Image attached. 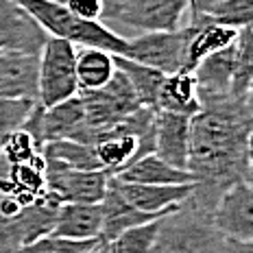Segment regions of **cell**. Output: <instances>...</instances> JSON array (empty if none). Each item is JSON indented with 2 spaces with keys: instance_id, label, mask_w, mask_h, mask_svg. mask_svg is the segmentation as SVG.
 Returning <instances> with one entry per match:
<instances>
[{
  "instance_id": "obj_1",
  "label": "cell",
  "mask_w": 253,
  "mask_h": 253,
  "mask_svg": "<svg viewBox=\"0 0 253 253\" xmlns=\"http://www.w3.org/2000/svg\"><path fill=\"white\" fill-rule=\"evenodd\" d=\"M251 129L253 112L236 101L203 107L190 120V199L212 214L220 194L247 179L245 149Z\"/></svg>"
},
{
  "instance_id": "obj_2",
  "label": "cell",
  "mask_w": 253,
  "mask_h": 253,
  "mask_svg": "<svg viewBox=\"0 0 253 253\" xmlns=\"http://www.w3.org/2000/svg\"><path fill=\"white\" fill-rule=\"evenodd\" d=\"M225 236L216 229L212 212L186 199L160 218L151 253H223Z\"/></svg>"
},
{
  "instance_id": "obj_3",
  "label": "cell",
  "mask_w": 253,
  "mask_h": 253,
  "mask_svg": "<svg viewBox=\"0 0 253 253\" xmlns=\"http://www.w3.org/2000/svg\"><path fill=\"white\" fill-rule=\"evenodd\" d=\"M24 11L33 15V20L46 31L48 38L66 40L75 46L103 48L112 55H123L126 48V38L118 35L103 22H87L77 18L66 4H57L50 0H13Z\"/></svg>"
},
{
  "instance_id": "obj_4",
  "label": "cell",
  "mask_w": 253,
  "mask_h": 253,
  "mask_svg": "<svg viewBox=\"0 0 253 253\" xmlns=\"http://www.w3.org/2000/svg\"><path fill=\"white\" fill-rule=\"evenodd\" d=\"M83 103V125L75 133V142L94 146L103 138L105 131H109L116 123L142 107L138 96H135L131 83L120 70H116L112 81L101 89H89V92H79Z\"/></svg>"
},
{
  "instance_id": "obj_5",
  "label": "cell",
  "mask_w": 253,
  "mask_h": 253,
  "mask_svg": "<svg viewBox=\"0 0 253 253\" xmlns=\"http://www.w3.org/2000/svg\"><path fill=\"white\" fill-rule=\"evenodd\" d=\"M77 94V46L66 40L48 38L40 50L38 103L42 107H52Z\"/></svg>"
},
{
  "instance_id": "obj_6",
  "label": "cell",
  "mask_w": 253,
  "mask_h": 253,
  "mask_svg": "<svg viewBox=\"0 0 253 253\" xmlns=\"http://www.w3.org/2000/svg\"><path fill=\"white\" fill-rule=\"evenodd\" d=\"M188 0H105L103 20L118 22L140 33L175 31L183 26Z\"/></svg>"
},
{
  "instance_id": "obj_7",
  "label": "cell",
  "mask_w": 253,
  "mask_h": 253,
  "mask_svg": "<svg viewBox=\"0 0 253 253\" xmlns=\"http://www.w3.org/2000/svg\"><path fill=\"white\" fill-rule=\"evenodd\" d=\"M192 24H183L175 31H155V33H140L138 38L126 40L123 57L138 61L142 66L172 75L186 70V52L192 38Z\"/></svg>"
},
{
  "instance_id": "obj_8",
  "label": "cell",
  "mask_w": 253,
  "mask_h": 253,
  "mask_svg": "<svg viewBox=\"0 0 253 253\" xmlns=\"http://www.w3.org/2000/svg\"><path fill=\"white\" fill-rule=\"evenodd\" d=\"M46 192L59 203H101L109 186L105 170H77L61 162L44 160Z\"/></svg>"
},
{
  "instance_id": "obj_9",
  "label": "cell",
  "mask_w": 253,
  "mask_h": 253,
  "mask_svg": "<svg viewBox=\"0 0 253 253\" xmlns=\"http://www.w3.org/2000/svg\"><path fill=\"white\" fill-rule=\"evenodd\" d=\"M59 201L46 192L40 201L24 208L18 216L0 214V253H18L33 240L50 234Z\"/></svg>"
},
{
  "instance_id": "obj_10",
  "label": "cell",
  "mask_w": 253,
  "mask_h": 253,
  "mask_svg": "<svg viewBox=\"0 0 253 253\" xmlns=\"http://www.w3.org/2000/svg\"><path fill=\"white\" fill-rule=\"evenodd\" d=\"M83 125V103L81 96H72L63 103H57L52 107H42L38 103L31 109L29 118L24 120L22 129L33 135L35 144L42 146L55 140H70Z\"/></svg>"
},
{
  "instance_id": "obj_11",
  "label": "cell",
  "mask_w": 253,
  "mask_h": 253,
  "mask_svg": "<svg viewBox=\"0 0 253 253\" xmlns=\"http://www.w3.org/2000/svg\"><path fill=\"white\" fill-rule=\"evenodd\" d=\"M214 225L227 240L253 242V186L238 181L220 194L214 208Z\"/></svg>"
},
{
  "instance_id": "obj_12",
  "label": "cell",
  "mask_w": 253,
  "mask_h": 253,
  "mask_svg": "<svg viewBox=\"0 0 253 253\" xmlns=\"http://www.w3.org/2000/svg\"><path fill=\"white\" fill-rule=\"evenodd\" d=\"M48 35L13 0H0V52L40 55Z\"/></svg>"
},
{
  "instance_id": "obj_13",
  "label": "cell",
  "mask_w": 253,
  "mask_h": 253,
  "mask_svg": "<svg viewBox=\"0 0 253 253\" xmlns=\"http://www.w3.org/2000/svg\"><path fill=\"white\" fill-rule=\"evenodd\" d=\"M231 68H234V44L205 57L192 70L201 109L231 101Z\"/></svg>"
},
{
  "instance_id": "obj_14",
  "label": "cell",
  "mask_w": 253,
  "mask_h": 253,
  "mask_svg": "<svg viewBox=\"0 0 253 253\" xmlns=\"http://www.w3.org/2000/svg\"><path fill=\"white\" fill-rule=\"evenodd\" d=\"M40 55L0 52V98L38 103Z\"/></svg>"
},
{
  "instance_id": "obj_15",
  "label": "cell",
  "mask_w": 253,
  "mask_h": 253,
  "mask_svg": "<svg viewBox=\"0 0 253 253\" xmlns=\"http://www.w3.org/2000/svg\"><path fill=\"white\" fill-rule=\"evenodd\" d=\"M190 120L192 116L155 112V144L153 153L179 170H188Z\"/></svg>"
},
{
  "instance_id": "obj_16",
  "label": "cell",
  "mask_w": 253,
  "mask_h": 253,
  "mask_svg": "<svg viewBox=\"0 0 253 253\" xmlns=\"http://www.w3.org/2000/svg\"><path fill=\"white\" fill-rule=\"evenodd\" d=\"M118 186L120 194L131 203L135 210L153 216H166L179 208L192 192L194 183H183V186H146V183H125L112 177Z\"/></svg>"
},
{
  "instance_id": "obj_17",
  "label": "cell",
  "mask_w": 253,
  "mask_h": 253,
  "mask_svg": "<svg viewBox=\"0 0 253 253\" xmlns=\"http://www.w3.org/2000/svg\"><path fill=\"white\" fill-rule=\"evenodd\" d=\"M101 203H61L55 214L50 234L72 240H101Z\"/></svg>"
},
{
  "instance_id": "obj_18",
  "label": "cell",
  "mask_w": 253,
  "mask_h": 253,
  "mask_svg": "<svg viewBox=\"0 0 253 253\" xmlns=\"http://www.w3.org/2000/svg\"><path fill=\"white\" fill-rule=\"evenodd\" d=\"M101 212H103L101 242H109L112 238H116V236L123 234L126 229L160 218V216L140 212V210H135L131 203H126V199L120 194V190L112 177H109L107 192H105V197L101 201Z\"/></svg>"
},
{
  "instance_id": "obj_19",
  "label": "cell",
  "mask_w": 253,
  "mask_h": 253,
  "mask_svg": "<svg viewBox=\"0 0 253 253\" xmlns=\"http://www.w3.org/2000/svg\"><path fill=\"white\" fill-rule=\"evenodd\" d=\"M118 181L125 183H146V186H183V183H194L190 170H179L170 166L155 153L140 157L131 166L123 168L118 175H112Z\"/></svg>"
},
{
  "instance_id": "obj_20",
  "label": "cell",
  "mask_w": 253,
  "mask_h": 253,
  "mask_svg": "<svg viewBox=\"0 0 253 253\" xmlns=\"http://www.w3.org/2000/svg\"><path fill=\"white\" fill-rule=\"evenodd\" d=\"M157 112H172L194 116L201 112V103L197 96V83L194 75L188 70H179L166 75L164 83L157 94Z\"/></svg>"
},
{
  "instance_id": "obj_21",
  "label": "cell",
  "mask_w": 253,
  "mask_h": 253,
  "mask_svg": "<svg viewBox=\"0 0 253 253\" xmlns=\"http://www.w3.org/2000/svg\"><path fill=\"white\" fill-rule=\"evenodd\" d=\"M188 24L194 26L192 38H190V44H188V52H186L188 72H192L205 57L231 46L236 38H238V31L223 24H214V22H188Z\"/></svg>"
},
{
  "instance_id": "obj_22",
  "label": "cell",
  "mask_w": 253,
  "mask_h": 253,
  "mask_svg": "<svg viewBox=\"0 0 253 253\" xmlns=\"http://www.w3.org/2000/svg\"><path fill=\"white\" fill-rule=\"evenodd\" d=\"M116 55L103 48H77V85L79 92L105 87L116 75Z\"/></svg>"
},
{
  "instance_id": "obj_23",
  "label": "cell",
  "mask_w": 253,
  "mask_h": 253,
  "mask_svg": "<svg viewBox=\"0 0 253 253\" xmlns=\"http://www.w3.org/2000/svg\"><path fill=\"white\" fill-rule=\"evenodd\" d=\"M116 68H118L126 77V81L131 83V87H133V92H135V96H138L142 107L155 109L157 94H160V87L166 79L164 72L155 70V68H149V66H142L138 61H131L123 55H116Z\"/></svg>"
},
{
  "instance_id": "obj_24",
  "label": "cell",
  "mask_w": 253,
  "mask_h": 253,
  "mask_svg": "<svg viewBox=\"0 0 253 253\" xmlns=\"http://www.w3.org/2000/svg\"><path fill=\"white\" fill-rule=\"evenodd\" d=\"M253 81V31H240L234 42V68H231V101L245 103L247 89Z\"/></svg>"
},
{
  "instance_id": "obj_25",
  "label": "cell",
  "mask_w": 253,
  "mask_h": 253,
  "mask_svg": "<svg viewBox=\"0 0 253 253\" xmlns=\"http://www.w3.org/2000/svg\"><path fill=\"white\" fill-rule=\"evenodd\" d=\"M44 160H55L61 164L77 168V170H101V164L96 160L94 146L81 144L75 140H55L42 146Z\"/></svg>"
},
{
  "instance_id": "obj_26",
  "label": "cell",
  "mask_w": 253,
  "mask_h": 253,
  "mask_svg": "<svg viewBox=\"0 0 253 253\" xmlns=\"http://www.w3.org/2000/svg\"><path fill=\"white\" fill-rule=\"evenodd\" d=\"M194 22H214L229 26L234 31H253V0H223L212 7L201 20Z\"/></svg>"
},
{
  "instance_id": "obj_27",
  "label": "cell",
  "mask_w": 253,
  "mask_h": 253,
  "mask_svg": "<svg viewBox=\"0 0 253 253\" xmlns=\"http://www.w3.org/2000/svg\"><path fill=\"white\" fill-rule=\"evenodd\" d=\"M157 227H160V218L126 229L109 242H105V245L109 247V253H151V247L157 236Z\"/></svg>"
},
{
  "instance_id": "obj_28",
  "label": "cell",
  "mask_w": 253,
  "mask_h": 253,
  "mask_svg": "<svg viewBox=\"0 0 253 253\" xmlns=\"http://www.w3.org/2000/svg\"><path fill=\"white\" fill-rule=\"evenodd\" d=\"M101 240H72L57 234H46L22 247L18 253H94Z\"/></svg>"
},
{
  "instance_id": "obj_29",
  "label": "cell",
  "mask_w": 253,
  "mask_h": 253,
  "mask_svg": "<svg viewBox=\"0 0 253 253\" xmlns=\"http://www.w3.org/2000/svg\"><path fill=\"white\" fill-rule=\"evenodd\" d=\"M40 155H42V151L35 144L33 135L26 129H22V126L7 135L2 151H0V160H4L7 164H29V162L38 160Z\"/></svg>"
},
{
  "instance_id": "obj_30",
  "label": "cell",
  "mask_w": 253,
  "mask_h": 253,
  "mask_svg": "<svg viewBox=\"0 0 253 253\" xmlns=\"http://www.w3.org/2000/svg\"><path fill=\"white\" fill-rule=\"evenodd\" d=\"M38 103L31 101H4L0 98V151H2V144L7 140L9 133H13L15 129L24 125V120L29 118L31 109Z\"/></svg>"
},
{
  "instance_id": "obj_31",
  "label": "cell",
  "mask_w": 253,
  "mask_h": 253,
  "mask_svg": "<svg viewBox=\"0 0 253 253\" xmlns=\"http://www.w3.org/2000/svg\"><path fill=\"white\" fill-rule=\"evenodd\" d=\"M66 7L81 20H87V22H103L105 0H68Z\"/></svg>"
},
{
  "instance_id": "obj_32",
  "label": "cell",
  "mask_w": 253,
  "mask_h": 253,
  "mask_svg": "<svg viewBox=\"0 0 253 253\" xmlns=\"http://www.w3.org/2000/svg\"><path fill=\"white\" fill-rule=\"evenodd\" d=\"M223 0H188V13H190V22L194 20H201L205 13L210 11L212 7H216Z\"/></svg>"
},
{
  "instance_id": "obj_33",
  "label": "cell",
  "mask_w": 253,
  "mask_h": 253,
  "mask_svg": "<svg viewBox=\"0 0 253 253\" xmlns=\"http://www.w3.org/2000/svg\"><path fill=\"white\" fill-rule=\"evenodd\" d=\"M245 160H247V179L245 181L253 183V129L247 135V149H245Z\"/></svg>"
},
{
  "instance_id": "obj_34",
  "label": "cell",
  "mask_w": 253,
  "mask_h": 253,
  "mask_svg": "<svg viewBox=\"0 0 253 253\" xmlns=\"http://www.w3.org/2000/svg\"><path fill=\"white\" fill-rule=\"evenodd\" d=\"M223 253H253V242L227 240L225 238V251Z\"/></svg>"
},
{
  "instance_id": "obj_35",
  "label": "cell",
  "mask_w": 253,
  "mask_h": 253,
  "mask_svg": "<svg viewBox=\"0 0 253 253\" xmlns=\"http://www.w3.org/2000/svg\"><path fill=\"white\" fill-rule=\"evenodd\" d=\"M245 105L253 112V81H251V85L249 89H247V98H245Z\"/></svg>"
},
{
  "instance_id": "obj_36",
  "label": "cell",
  "mask_w": 253,
  "mask_h": 253,
  "mask_svg": "<svg viewBox=\"0 0 253 253\" xmlns=\"http://www.w3.org/2000/svg\"><path fill=\"white\" fill-rule=\"evenodd\" d=\"M94 253H109V247L105 245V242H101V245L96 247V251H94Z\"/></svg>"
},
{
  "instance_id": "obj_37",
  "label": "cell",
  "mask_w": 253,
  "mask_h": 253,
  "mask_svg": "<svg viewBox=\"0 0 253 253\" xmlns=\"http://www.w3.org/2000/svg\"><path fill=\"white\" fill-rule=\"evenodd\" d=\"M50 2H57V4H66L68 0H50Z\"/></svg>"
},
{
  "instance_id": "obj_38",
  "label": "cell",
  "mask_w": 253,
  "mask_h": 253,
  "mask_svg": "<svg viewBox=\"0 0 253 253\" xmlns=\"http://www.w3.org/2000/svg\"><path fill=\"white\" fill-rule=\"evenodd\" d=\"M251 186H253V183H251Z\"/></svg>"
}]
</instances>
